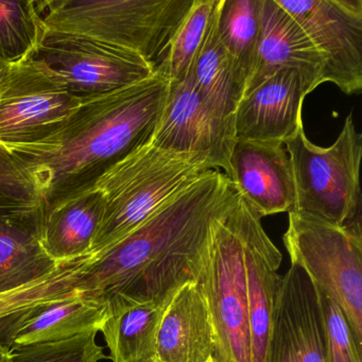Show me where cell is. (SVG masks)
Returning <instances> with one entry per match:
<instances>
[{
    "label": "cell",
    "instance_id": "1",
    "mask_svg": "<svg viewBox=\"0 0 362 362\" xmlns=\"http://www.w3.org/2000/svg\"><path fill=\"white\" fill-rule=\"evenodd\" d=\"M160 74L84 101L39 141L0 144V214L37 233L46 216L90 189L113 165L151 141L169 92Z\"/></svg>",
    "mask_w": 362,
    "mask_h": 362
},
{
    "label": "cell",
    "instance_id": "2",
    "mask_svg": "<svg viewBox=\"0 0 362 362\" xmlns=\"http://www.w3.org/2000/svg\"><path fill=\"white\" fill-rule=\"evenodd\" d=\"M219 170H209L171 197L111 249L93 257L86 288L103 298L143 303L168 298L197 281L211 222L238 196Z\"/></svg>",
    "mask_w": 362,
    "mask_h": 362
},
{
    "label": "cell",
    "instance_id": "3",
    "mask_svg": "<svg viewBox=\"0 0 362 362\" xmlns=\"http://www.w3.org/2000/svg\"><path fill=\"white\" fill-rule=\"evenodd\" d=\"M213 169L205 156L163 151L150 143L124 156L93 186L105 204L93 257L111 249L171 197Z\"/></svg>",
    "mask_w": 362,
    "mask_h": 362
},
{
    "label": "cell",
    "instance_id": "4",
    "mask_svg": "<svg viewBox=\"0 0 362 362\" xmlns=\"http://www.w3.org/2000/svg\"><path fill=\"white\" fill-rule=\"evenodd\" d=\"M194 0H35L48 30L88 37L139 54L154 69Z\"/></svg>",
    "mask_w": 362,
    "mask_h": 362
},
{
    "label": "cell",
    "instance_id": "5",
    "mask_svg": "<svg viewBox=\"0 0 362 362\" xmlns=\"http://www.w3.org/2000/svg\"><path fill=\"white\" fill-rule=\"evenodd\" d=\"M245 204L238 194L211 222L196 281L211 317L218 362H252L243 256Z\"/></svg>",
    "mask_w": 362,
    "mask_h": 362
},
{
    "label": "cell",
    "instance_id": "6",
    "mask_svg": "<svg viewBox=\"0 0 362 362\" xmlns=\"http://www.w3.org/2000/svg\"><path fill=\"white\" fill-rule=\"evenodd\" d=\"M296 188L292 213L322 220L358 234L361 230L360 164L362 134L349 114L330 147L307 139L304 126L284 143Z\"/></svg>",
    "mask_w": 362,
    "mask_h": 362
},
{
    "label": "cell",
    "instance_id": "7",
    "mask_svg": "<svg viewBox=\"0 0 362 362\" xmlns=\"http://www.w3.org/2000/svg\"><path fill=\"white\" fill-rule=\"evenodd\" d=\"M289 214L284 243L291 264L344 313L362 345V234L298 214Z\"/></svg>",
    "mask_w": 362,
    "mask_h": 362
},
{
    "label": "cell",
    "instance_id": "8",
    "mask_svg": "<svg viewBox=\"0 0 362 362\" xmlns=\"http://www.w3.org/2000/svg\"><path fill=\"white\" fill-rule=\"evenodd\" d=\"M30 57L82 100L134 86L156 74L153 65L130 50L44 27Z\"/></svg>",
    "mask_w": 362,
    "mask_h": 362
},
{
    "label": "cell",
    "instance_id": "9",
    "mask_svg": "<svg viewBox=\"0 0 362 362\" xmlns=\"http://www.w3.org/2000/svg\"><path fill=\"white\" fill-rule=\"evenodd\" d=\"M84 101L30 56L13 63L0 95V144L18 145L43 139Z\"/></svg>",
    "mask_w": 362,
    "mask_h": 362
},
{
    "label": "cell",
    "instance_id": "10",
    "mask_svg": "<svg viewBox=\"0 0 362 362\" xmlns=\"http://www.w3.org/2000/svg\"><path fill=\"white\" fill-rule=\"evenodd\" d=\"M323 59V82L351 95L362 90L361 0H276Z\"/></svg>",
    "mask_w": 362,
    "mask_h": 362
},
{
    "label": "cell",
    "instance_id": "11",
    "mask_svg": "<svg viewBox=\"0 0 362 362\" xmlns=\"http://www.w3.org/2000/svg\"><path fill=\"white\" fill-rule=\"evenodd\" d=\"M264 362H326L317 287L296 264L281 279Z\"/></svg>",
    "mask_w": 362,
    "mask_h": 362
},
{
    "label": "cell",
    "instance_id": "12",
    "mask_svg": "<svg viewBox=\"0 0 362 362\" xmlns=\"http://www.w3.org/2000/svg\"><path fill=\"white\" fill-rule=\"evenodd\" d=\"M310 93L300 71L279 69L243 95L235 116L236 139L285 143L304 126L303 103Z\"/></svg>",
    "mask_w": 362,
    "mask_h": 362
},
{
    "label": "cell",
    "instance_id": "13",
    "mask_svg": "<svg viewBox=\"0 0 362 362\" xmlns=\"http://www.w3.org/2000/svg\"><path fill=\"white\" fill-rule=\"evenodd\" d=\"M230 168L228 179L260 217L293 209V173L283 143L236 139Z\"/></svg>",
    "mask_w": 362,
    "mask_h": 362
},
{
    "label": "cell",
    "instance_id": "14",
    "mask_svg": "<svg viewBox=\"0 0 362 362\" xmlns=\"http://www.w3.org/2000/svg\"><path fill=\"white\" fill-rule=\"evenodd\" d=\"M150 144L163 151L205 156L216 170L230 175V156L188 73L182 81L170 82Z\"/></svg>",
    "mask_w": 362,
    "mask_h": 362
},
{
    "label": "cell",
    "instance_id": "15",
    "mask_svg": "<svg viewBox=\"0 0 362 362\" xmlns=\"http://www.w3.org/2000/svg\"><path fill=\"white\" fill-rule=\"evenodd\" d=\"M243 256L252 362H264L273 311L281 286V277L279 276L277 271L281 266V254L267 235L262 217L247 202L245 204Z\"/></svg>",
    "mask_w": 362,
    "mask_h": 362
},
{
    "label": "cell",
    "instance_id": "16",
    "mask_svg": "<svg viewBox=\"0 0 362 362\" xmlns=\"http://www.w3.org/2000/svg\"><path fill=\"white\" fill-rule=\"evenodd\" d=\"M285 67L300 71L310 92L324 83L323 59L306 33L276 0H262L257 56L245 94Z\"/></svg>",
    "mask_w": 362,
    "mask_h": 362
},
{
    "label": "cell",
    "instance_id": "17",
    "mask_svg": "<svg viewBox=\"0 0 362 362\" xmlns=\"http://www.w3.org/2000/svg\"><path fill=\"white\" fill-rule=\"evenodd\" d=\"M105 308V298L90 292L33 307L1 320L0 339L13 351L99 332Z\"/></svg>",
    "mask_w": 362,
    "mask_h": 362
},
{
    "label": "cell",
    "instance_id": "18",
    "mask_svg": "<svg viewBox=\"0 0 362 362\" xmlns=\"http://www.w3.org/2000/svg\"><path fill=\"white\" fill-rule=\"evenodd\" d=\"M217 1L188 74L230 158L236 141L235 116L245 86L218 35Z\"/></svg>",
    "mask_w": 362,
    "mask_h": 362
},
{
    "label": "cell",
    "instance_id": "19",
    "mask_svg": "<svg viewBox=\"0 0 362 362\" xmlns=\"http://www.w3.org/2000/svg\"><path fill=\"white\" fill-rule=\"evenodd\" d=\"M214 356L211 317L197 281L173 291L156 338V362H207Z\"/></svg>",
    "mask_w": 362,
    "mask_h": 362
},
{
    "label": "cell",
    "instance_id": "20",
    "mask_svg": "<svg viewBox=\"0 0 362 362\" xmlns=\"http://www.w3.org/2000/svg\"><path fill=\"white\" fill-rule=\"evenodd\" d=\"M170 296L143 303L118 296L105 298L107 308L100 332L112 361L156 362L158 326Z\"/></svg>",
    "mask_w": 362,
    "mask_h": 362
},
{
    "label": "cell",
    "instance_id": "21",
    "mask_svg": "<svg viewBox=\"0 0 362 362\" xmlns=\"http://www.w3.org/2000/svg\"><path fill=\"white\" fill-rule=\"evenodd\" d=\"M103 209V196L92 187L50 211L39 235L46 254L56 264L92 255Z\"/></svg>",
    "mask_w": 362,
    "mask_h": 362
},
{
    "label": "cell",
    "instance_id": "22",
    "mask_svg": "<svg viewBox=\"0 0 362 362\" xmlns=\"http://www.w3.org/2000/svg\"><path fill=\"white\" fill-rule=\"evenodd\" d=\"M37 233L0 214V293L41 279L58 267Z\"/></svg>",
    "mask_w": 362,
    "mask_h": 362
},
{
    "label": "cell",
    "instance_id": "23",
    "mask_svg": "<svg viewBox=\"0 0 362 362\" xmlns=\"http://www.w3.org/2000/svg\"><path fill=\"white\" fill-rule=\"evenodd\" d=\"M262 3V0L217 1L218 35L245 86L257 56Z\"/></svg>",
    "mask_w": 362,
    "mask_h": 362
},
{
    "label": "cell",
    "instance_id": "24",
    "mask_svg": "<svg viewBox=\"0 0 362 362\" xmlns=\"http://www.w3.org/2000/svg\"><path fill=\"white\" fill-rule=\"evenodd\" d=\"M93 255L62 262L48 274L22 287L0 293V321L33 307L65 300L88 291L86 271Z\"/></svg>",
    "mask_w": 362,
    "mask_h": 362
},
{
    "label": "cell",
    "instance_id": "25",
    "mask_svg": "<svg viewBox=\"0 0 362 362\" xmlns=\"http://www.w3.org/2000/svg\"><path fill=\"white\" fill-rule=\"evenodd\" d=\"M216 1L217 0H194L171 37L164 60L156 69V73L170 82L182 81L185 78L202 43Z\"/></svg>",
    "mask_w": 362,
    "mask_h": 362
},
{
    "label": "cell",
    "instance_id": "26",
    "mask_svg": "<svg viewBox=\"0 0 362 362\" xmlns=\"http://www.w3.org/2000/svg\"><path fill=\"white\" fill-rule=\"evenodd\" d=\"M42 31L35 0H0V60L13 64L30 56Z\"/></svg>",
    "mask_w": 362,
    "mask_h": 362
},
{
    "label": "cell",
    "instance_id": "27",
    "mask_svg": "<svg viewBox=\"0 0 362 362\" xmlns=\"http://www.w3.org/2000/svg\"><path fill=\"white\" fill-rule=\"evenodd\" d=\"M97 334L90 332L66 340L20 347L12 351L11 362H99L107 356L97 343Z\"/></svg>",
    "mask_w": 362,
    "mask_h": 362
},
{
    "label": "cell",
    "instance_id": "28",
    "mask_svg": "<svg viewBox=\"0 0 362 362\" xmlns=\"http://www.w3.org/2000/svg\"><path fill=\"white\" fill-rule=\"evenodd\" d=\"M317 291L323 317L326 362H362V345L356 339L344 313L317 287Z\"/></svg>",
    "mask_w": 362,
    "mask_h": 362
},
{
    "label": "cell",
    "instance_id": "29",
    "mask_svg": "<svg viewBox=\"0 0 362 362\" xmlns=\"http://www.w3.org/2000/svg\"><path fill=\"white\" fill-rule=\"evenodd\" d=\"M12 361V349L0 339V362Z\"/></svg>",
    "mask_w": 362,
    "mask_h": 362
},
{
    "label": "cell",
    "instance_id": "30",
    "mask_svg": "<svg viewBox=\"0 0 362 362\" xmlns=\"http://www.w3.org/2000/svg\"><path fill=\"white\" fill-rule=\"evenodd\" d=\"M10 65H11L10 63L0 60V95H1V92H3L4 84H5L6 78H7Z\"/></svg>",
    "mask_w": 362,
    "mask_h": 362
},
{
    "label": "cell",
    "instance_id": "31",
    "mask_svg": "<svg viewBox=\"0 0 362 362\" xmlns=\"http://www.w3.org/2000/svg\"><path fill=\"white\" fill-rule=\"evenodd\" d=\"M207 362H218L217 360L215 359V358L211 356V358H209V360H207Z\"/></svg>",
    "mask_w": 362,
    "mask_h": 362
}]
</instances>
